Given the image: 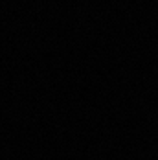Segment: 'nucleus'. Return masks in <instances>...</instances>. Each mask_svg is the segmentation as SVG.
<instances>
[]
</instances>
